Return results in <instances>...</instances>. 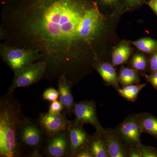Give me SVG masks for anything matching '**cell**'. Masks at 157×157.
<instances>
[{"label":"cell","instance_id":"8992f818","mask_svg":"<svg viewBox=\"0 0 157 157\" xmlns=\"http://www.w3.org/2000/svg\"><path fill=\"white\" fill-rule=\"evenodd\" d=\"M114 129L126 146L141 144L140 136L143 132L138 113L128 116Z\"/></svg>","mask_w":157,"mask_h":157},{"label":"cell","instance_id":"7a4b0ae2","mask_svg":"<svg viewBox=\"0 0 157 157\" xmlns=\"http://www.w3.org/2000/svg\"><path fill=\"white\" fill-rule=\"evenodd\" d=\"M14 93L7 92L0 99V157L26 155L18 142L17 132L25 117Z\"/></svg>","mask_w":157,"mask_h":157},{"label":"cell","instance_id":"7402d4cb","mask_svg":"<svg viewBox=\"0 0 157 157\" xmlns=\"http://www.w3.org/2000/svg\"><path fill=\"white\" fill-rule=\"evenodd\" d=\"M59 94L58 90L52 87L46 89L42 94V98L45 101L51 102L58 101L59 99Z\"/></svg>","mask_w":157,"mask_h":157},{"label":"cell","instance_id":"d4e9b609","mask_svg":"<svg viewBox=\"0 0 157 157\" xmlns=\"http://www.w3.org/2000/svg\"><path fill=\"white\" fill-rule=\"evenodd\" d=\"M147 80L152 87L157 90V71L153 72L151 75H145Z\"/></svg>","mask_w":157,"mask_h":157},{"label":"cell","instance_id":"30bf717a","mask_svg":"<svg viewBox=\"0 0 157 157\" xmlns=\"http://www.w3.org/2000/svg\"><path fill=\"white\" fill-rule=\"evenodd\" d=\"M67 130L70 142V157H76L78 153L88 146L91 135L83 128V125L75 120L70 121Z\"/></svg>","mask_w":157,"mask_h":157},{"label":"cell","instance_id":"9a60e30c","mask_svg":"<svg viewBox=\"0 0 157 157\" xmlns=\"http://www.w3.org/2000/svg\"><path fill=\"white\" fill-rule=\"evenodd\" d=\"M143 133L157 139V117L147 112L138 113Z\"/></svg>","mask_w":157,"mask_h":157},{"label":"cell","instance_id":"4316f807","mask_svg":"<svg viewBox=\"0 0 157 157\" xmlns=\"http://www.w3.org/2000/svg\"><path fill=\"white\" fill-rule=\"evenodd\" d=\"M76 157H93L88 147L82 150L78 154L76 155Z\"/></svg>","mask_w":157,"mask_h":157},{"label":"cell","instance_id":"d6986e66","mask_svg":"<svg viewBox=\"0 0 157 157\" xmlns=\"http://www.w3.org/2000/svg\"><path fill=\"white\" fill-rule=\"evenodd\" d=\"M133 44L144 52H151L157 48V42L150 38H143L133 42Z\"/></svg>","mask_w":157,"mask_h":157},{"label":"cell","instance_id":"e0dca14e","mask_svg":"<svg viewBox=\"0 0 157 157\" xmlns=\"http://www.w3.org/2000/svg\"><path fill=\"white\" fill-rule=\"evenodd\" d=\"M118 80L122 87H124L130 85L138 84L140 78L135 69L124 67L121 69Z\"/></svg>","mask_w":157,"mask_h":157},{"label":"cell","instance_id":"ac0fdd59","mask_svg":"<svg viewBox=\"0 0 157 157\" xmlns=\"http://www.w3.org/2000/svg\"><path fill=\"white\" fill-rule=\"evenodd\" d=\"M131 53L129 46L122 45L113 51L112 54V63L113 66L123 64L128 60Z\"/></svg>","mask_w":157,"mask_h":157},{"label":"cell","instance_id":"277c9868","mask_svg":"<svg viewBox=\"0 0 157 157\" xmlns=\"http://www.w3.org/2000/svg\"><path fill=\"white\" fill-rule=\"evenodd\" d=\"M0 56L14 75L35 62L39 61L42 57L36 50L20 48L4 42L0 44Z\"/></svg>","mask_w":157,"mask_h":157},{"label":"cell","instance_id":"f546056e","mask_svg":"<svg viewBox=\"0 0 157 157\" xmlns=\"http://www.w3.org/2000/svg\"><path fill=\"white\" fill-rule=\"evenodd\" d=\"M126 1L129 3H135L138 2H140L141 0H126Z\"/></svg>","mask_w":157,"mask_h":157},{"label":"cell","instance_id":"7c38bea8","mask_svg":"<svg viewBox=\"0 0 157 157\" xmlns=\"http://www.w3.org/2000/svg\"><path fill=\"white\" fill-rule=\"evenodd\" d=\"M104 135L109 157H127V148L114 128L104 129Z\"/></svg>","mask_w":157,"mask_h":157},{"label":"cell","instance_id":"6da1fadb","mask_svg":"<svg viewBox=\"0 0 157 157\" xmlns=\"http://www.w3.org/2000/svg\"><path fill=\"white\" fill-rule=\"evenodd\" d=\"M88 0H3L0 39L4 43L39 52L46 64L43 79L64 76L72 86L95 64L82 47L91 46L85 28Z\"/></svg>","mask_w":157,"mask_h":157},{"label":"cell","instance_id":"4fadbf2b","mask_svg":"<svg viewBox=\"0 0 157 157\" xmlns=\"http://www.w3.org/2000/svg\"><path fill=\"white\" fill-rule=\"evenodd\" d=\"M104 130L96 131L94 134L91 135L90 137L88 147L93 157H109L107 143L103 133Z\"/></svg>","mask_w":157,"mask_h":157},{"label":"cell","instance_id":"f1b7e54d","mask_svg":"<svg viewBox=\"0 0 157 157\" xmlns=\"http://www.w3.org/2000/svg\"><path fill=\"white\" fill-rule=\"evenodd\" d=\"M102 2L106 4H114L117 2V0H101Z\"/></svg>","mask_w":157,"mask_h":157},{"label":"cell","instance_id":"83f0119b","mask_svg":"<svg viewBox=\"0 0 157 157\" xmlns=\"http://www.w3.org/2000/svg\"><path fill=\"white\" fill-rule=\"evenodd\" d=\"M149 5L157 14V0H151L149 3Z\"/></svg>","mask_w":157,"mask_h":157},{"label":"cell","instance_id":"603a6c76","mask_svg":"<svg viewBox=\"0 0 157 157\" xmlns=\"http://www.w3.org/2000/svg\"><path fill=\"white\" fill-rule=\"evenodd\" d=\"M63 107L59 101L52 102L49 106L48 113L52 115H58L62 113Z\"/></svg>","mask_w":157,"mask_h":157},{"label":"cell","instance_id":"8fae6325","mask_svg":"<svg viewBox=\"0 0 157 157\" xmlns=\"http://www.w3.org/2000/svg\"><path fill=\"white\" fill-rule=\"evenodd\" d=\"M58 88L60 101L63 107V113L66 115L71 116L74 114V102L73 95L71 92L72 86L64 76H62L57 78Z\"/></svg>","mask_w":157,"mask_h":157},{"label":"cell","instance_id":"ba28073f","mask_svg":"<svg viewBox=\"0 0 157 157\" xmlns=\"http://www.w3.org/2000/svg\"><path fill=\"white\" fill-rule=\"evenodd\" d=\"M74 114L75 120L82 124H91L97 131H102L104 129L98 119L97 105L94 100L82 101L76 103Z\"/></svg>","mask_w":157,"mask_h":157},{"label":"cell","instance_id":"9c48e42d","mask_svg":"<svg viewBox=\"0 0 157 157\" xmlns=\"http://www.w3.org/2000/svg\"><path fill=\"white\" fill-rule=\"evenodd\" d=\"M37 121L47 137L67 130L70 121L63 113L58 115H52L48 112L39 113Z\"/></svg>","mask_w":157,"mask_h":157},{"label":"cell","instance_id":"2e32d148","mask_svg":"<svg viewBox=\"0 0 157 157\" xmlns=\"http://www.w3.org/2000/svg\"><path fill=\"white\" fill-rule=\"evenodd\" d=\"M146 83L130 85L122 87L117 91L121 96L130 102H135L139 93L146 86Z\"/></svg>","mask_w":157,"mask_h":157},{"label":"cell","instance_id":"484cf974","mask_svg":"<svg viewBox=\"0 0 157 157\" xmlns=\"http://www.w3.org/2000/svg\"><path fill=\"white\" fill-rule=\"evenodd\" d=\"M150 68L152 73L157 71V52L155 53L151 58Z\"/></svg>","mask_w":157,"mask_h":157},{"label":"cell","instance_id":"3957f363","mask_svg":"<svg viewBox=\"0 0 157 157\" xmlns=\"http://www.w3.org/2000/svg\"><path fill=\"white\" fill-rule=\"evenodd\" d=\"M18 142L29 157H42L40 151L46 136L38 121L25 117L17 132Z\"/></svg>","mask_w":157,"mask_h":157},{"label":"cell","instance_id":"ffe728a7","mask_svg":"<svg viewBox=\"0 0 157 157\" xmlns=\"http://www.w3.org/2000/svg\"><path fill=\"white\" fill-rule=\"evenodd\" d=\"M132 64L134 69L138 71H143L146 68L147 61L144 56L141 54L135 55L132 58Z\"/></svg>","mask_w":157,"mask_h":157},{"label":"cell","instance_id":"5bb4252c","mask_svg":"<svg viewBox=\"0 0 157 157\" xmlns=\"http://www.w3.org/2000/svg\"><path fill=\"white\" fill-rule=\"evenodd\" d=\"M94 68L107 85L113 86L117 90L121 88L118 77L113 65L105 62L96 63Z\"/></svg>","mask_w":157,"mask_h":157},{"label":"cell","instance_id":"44dd1931","mask_svg":"<svg viewBox=\"0 0 157 157\" xmlns=\"http://www.w3.org/2000/svg\"><path fill=\"white\" fill-rule=\"evenodd\" d=\"M137 147L141 157H157V149L155 147L145 146L142 143Z\"/></svg>","mask_w":157,"mask_h":157},{"label":"cell","instance_id":"52a82bcc","mask_svg":"<svg viewBox=\"0 0 157 157\" xmlns=\"http://www.w3.org/2000/svg\"><path fill=\"white\" fill-rule=\"evenodd\" d=\"M70 142L68 130L47 137L42 155L48 157H70Z\"/></svg>","mask_w":157,"mask_h":157},{"label":"cell","instance_id":"cb8c5ba5","mask_svg":"<svg viewBox=\"0 0 157 157\" xmlns=\"http://www.w3.org/2000/svg\"><path fill=\"white\" fill-rule=\"evenodd\" d=\"M127 157H141L137 146H128Z\"/></svg>","mask_w":157,"mask_h":157},{"label":"cell","instance_id":"5b68a950","mask_svg":"<svg viewBox=\"0 0 157 157\" xmlns=\"http://www.w3.org/2000/svg\"><path fill=\"white\" fill-rule=\"evenodd\" d=\"M46 70L45 62L33 63L15 74L8 92L14 93L18 88L28 87L43 79Z\"/></svg>","mask_w":157,"mask_h":157}]
</instances>
